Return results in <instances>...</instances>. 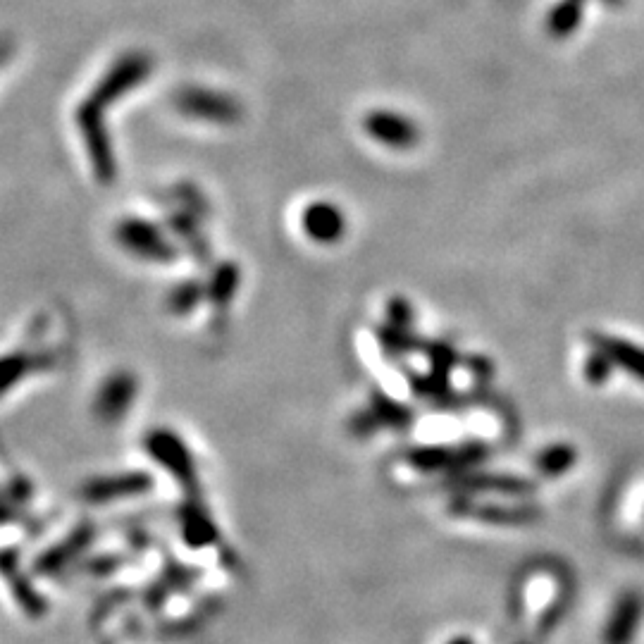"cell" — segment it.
<instances>
[{
	"instance_id": "6da1fadb",
	"label": "cell",
	"mask_w": 644,
	"mask_h": 644,
	"mask_svg": "<svg viewBox=\"0 0 644 644\" xmlns=\"http://www.w3.org/2000/svg\"><path fill=\"white\" fill-rule=\"evenodd\" d=\"M146 449L165 470L187 487H196V466L194 456L189 454L187 444L175 432L156 430L146 437Z\"/></svg>"
},
{
	"instance_id": "7a4b0ae2",
	"label": "cell",
	"mask_w": 644,
	"mask_h": 644,
	"mask_svg": "<svg viewBox=\"0 0 644 644\" xmlns=\"http://www.w3.org/2000/svg\"><path fill=\"white\" fill-rule=\"evenodd\" d=\"M303 232L308 234L313 241H320V244H332L344 234L346 220L344 215L339 213L337 206L332 203H311L306 210H303L301 218Z\"/></svg>"
},
{
	"instance_id": "3957f363",
	"label": "cell",
	"mask_w": 644,
	"mask_h": 644,
	"mask_svg": "<svg viewBox=\"0 0 644 644\" xmlns=\"http://www.w3.org/2000/svg\"><path fill=\"white\" fill-rule=\"evenodd\" d=\"M120 241L127 246L129 251H134L136 256H141V258L167 260L172 256L170 246L160 239L156 227L146 225V222H141V220H127L125 225L120 227Z\"/></svg>"
},
{
	"instance_id": "277c9868",
	"label": "cell",
	"mask_w": 644,
	"mask_h": 644,
	"mask_svg": "<svg viewBox=\"0 0 644 644\" xmlns=\"http://www.w3.org/2000/svg\"><path fill=\"white\" fill-rule=\"evenodd\" d=\"M136 394V380L127 373H117L105 380V385L98 392L96 401V413L103 420L120 418L122 413L127 411L129 404H132Z\"/></svg>"
},
{
	"instance_id": "5b68a950",
	"label": "cell",
	"mask_w": 644,
	"mask_h": 644,
	"mask_svg": "<svg viewBox=\"0 0 644 644\" xmlns=\"http://www.w3.org/2000/svg\"><path fill=\"white\" fill-rule=\"evenodd\" d=\"M151 487V480H148L146 473H127L117 475V478H105V480H94L84 487V499L89 501H113L129 497V494L146 492Z\"/></svg>"
},
{
	"instance_id": "8992f818",
	"label": "cell",
	"mask_w": 644,
	"mask_h": 644,
	"mask_svg": "<svg viewBox=\"0 0 644 644\" xmlns=\"http://www.w3.org/2000/svg\"><path fill=\"white\" fill-rule=\"evenodd\" d=\"M368 132L389 146H411L416 141L411 122L404 117H394L392 113H377L368 120Z\"/></svg>"
},
{
	"instance_id": "52a82bcc",
	"label": "cell",
	"mask_w": 644,
	"mask_h": 644,
	"mask_svg": "<svg viewBox=\"0 0 644 644\" xmlns=\"http://www.w3.org/2000/svg\"><path fill=\"white\" fill-rule=\"evenodd\" d=\"M637 616H640V611H637V606H633V604H625L623 609H618L616 621H613V625L609 628V642L611 644L628 642L630 635H633V630H635Z\"/></svg>"
},
{
	"instance_id": "ba28073f",
	"label": "cell",
	"mask_w": 644,
	"mask_h": 644,
	"mask_svg": "<svg viewBox=\"0 0 644 644\" xmlns=\"http://www.w3.org/2000/svg\"><path fill=\"white\" fill-rule=\"evenodd\" d=\"M606 349H609V354L616 356L618 361H623L625 368H630L633 373L644 377V351L635 349V346L623 344V342H609Z\"/></svg>"
},
{
	"instance_id": "9c48e42d",
	"label": "cell",
	"mask_w": 644,
	"mask_h": 644,
	"mask_svg": "<svg viewBox=\"0 0 644 644\" xmlns=\"http://www.w3.org/2000/svg\"><path fill=\"white\" fill-rule=\"evenodd\" d=\"M447 644H475V642L470 640V637H466V635H456V637H451Z\"/></svg>"
}]
</instances>
